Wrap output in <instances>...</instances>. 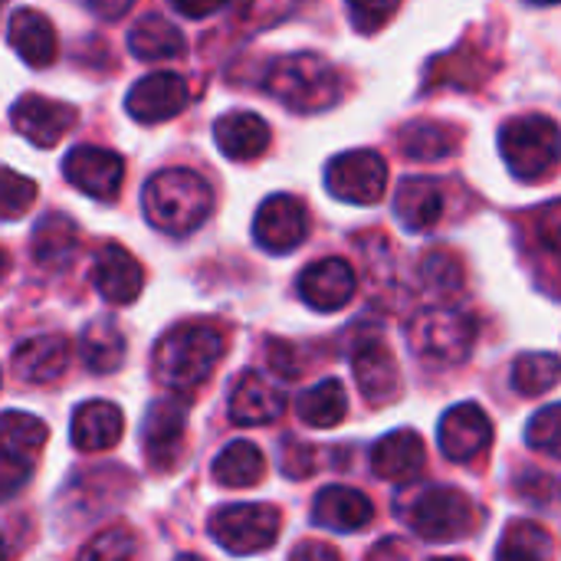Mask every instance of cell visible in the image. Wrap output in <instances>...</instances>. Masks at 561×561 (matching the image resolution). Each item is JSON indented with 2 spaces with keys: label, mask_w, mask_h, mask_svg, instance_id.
Masks as SVG:
<instances>
[{
  "label": "cell",
  "mask_w": 561,
  "mask_h": 561,
  "mask_svg": "<svg viewBox=\"0 0 561 561\" xmlns=\"http://www.w3.org/2000/svg\"><path fill=\"white\" fill-rule=\"evenodd\" d=\"M224 348L227 342L217 325L181 322L158 339L151 355V371L168 391L191 394L214 375V368L224 358Z\"/></svg>",
  "instance_id": "obj_1"
},
{
  "label": "cell",
  "mask_w": 561,
  "mask_h": 561,
  "mask_svg": "<svg viewBox=\"0 0 561 561\" xmlns=\"http://www.w3.org/2000/svg\"><path fill=\"white\" fill-rule=\"evenodd\" d=\"M141 207L154 230L187 237L210 217L214 191L191 168H164L154 178H148L141 191Z\"/></svg>",
  "instance_id": "obj_2"
},
{
  "label": "cell",
  "mask_w": 561,
  "mask_h": 561,
  "mask_svg": "<svg viewBox=\"0 0 561 561\" xmlns=\"http://www.w3.org/2000/svg\"><path fill=\"white\" fill-rule=\"evenodd\" d=\"M263 89L299 115L325 112L345 95L342 72L319 53H289L273 59L263 76Z\"/></svg>",
  "instance_id": "obj_3"
},
{
  "label": "cell",
  "mask_w": 561,
  "mask_h": 561,
  "mask_svg": "<svg viewBox=\"0 0 561 561\" xmlns=\"http://www.w3.org/2000/svg\"><path fill=\"white\" fill-rule=\"evenodd\" d=\"M500 154L513 178L542 181L561 161V128L539 112L510 118L500 128Z\"/></svg>",
  "instance_id": "obj_4"
},
{
  "label": "cell",
  "mask_w": 561,
  "mask_h": 561,
  "mask_svg": "<svg viewBox=\"0 0 561 561\" xmlns=\"http://www.w3.org/2000/svg\"><path fill=\"white\" fill-rule=\"evenodd\" d=\"M408 339H411V348L421 362L447 368V365L467 362V355L473 352L477 322L460 309L434 306V309H424L421 316H414Z\"/></svg>",
  "instance_id": "obj_5"
},
{
  "label": "cell",
  "mask_w": 561,
  "mask_h": 561,
  "mask_svg": "<svg viewBox=\"0 0 561 561\" xmlns=\"http://www.w3.org/2000/svg\"><path fill=\"white\" fill-rule=\"evenodd\" d=\"M401 516L408 519L411 533H417L427 542L467 539L480 523L473 500L454 486H431V490L417 493Z\"/></svg>",
  "instance_id": "obj_6"
},
{
  "label": "cell",
  "mask_w": 561,
  "mask_h": 561,
  "mask_svg": "<svg viewBox=\"0 0 561 561\" xmlns=\"http://www.w3.org/2000/svg\"><path fill=\"white\" fill-rule=\"evenodd\" d=\"M279 510L266 503H237V506H220L207 529L214 542L230 552V556H256L276 546L279 539Z\"/></svg>",
  "instance_id": "obj_7"
},
{
  "label": "cell",
  "mask_w": 561,
  "mask_h": 561,
  "mask_svg": "<svg viewBox=\"0 0 561 561\" xmlns=\"http://www.w3.org/2000/svg\"><path fill=\"white\" fill-rule=\"evenodd\" d=\"M325 187H329V194L335 201L371 207V204H378L385 197L388 161L378 151H371V148L342 151L325 168Z\"/></svg>",
  "instance_id": "obj_8"
},
{
  "label": "cell",
  "mask_w": 561,
  "mask_h": 561,
  "mask_svg": "<svg viewBox=\"0 0 561 561\" xmlns=\"http://www.w3.org/2000/svg\"><path fill=\"white\" fill-rule=\"evenodd\" d=\"M306 237H309V210L299 197L273 194L260 204V210L253 217V240L266 253L286 256L296 247H302Z\"/></svg>",
  "instance_id": "obj_9"
},
{
  "label": "cell",
  "mask_w": 561,
  "mask_h": 561,
  "mask_svg": "<svg viewBox=\"0 0 561 561\" xmlns=\"http://www.w3.org/2000/svg\"><path fill=\"white\" fill-rule=\"evenodd\" d=\"M66 181L95 201H115L125 181V161L112 148L99 145H79L62 158Z\"/></svg>",
  "instance_id": "obj_10"
},
{
  "label": "cell",
  "mask_w": 561,
  "mask_h": 561,
  "mask_svg": "<svg viewBox=\"0 0 561 561\" xmlns=\"http://www.w3.org/2000/svg\"><path fill=\"white\" fill-rule=\"evenodd\" d=\"M184 431H187V401L181 394H168L158 398L145 421H141V447L145 457L151 460V467L168 470L174 467L181 444H184Z\"/></svg>",
  "instance_id": "obj_11"
},
{
  "label": "cell",
  "mask_w": 561,
  "mask_h": 561,
  "mask_svg": "<svg viewBox=\"0 0 561 561\" xmlns=\"http://www.w3.org/2000/svg\"><path fill=\"white\" fill-rule=\"evenodd\" d=\"M437 444H440V454L447 460L470 463V460H477L480 454L490 450V444H493V421H490V414L480 404L463 401V404L450 408L440 417Z\"/></svg>",
  "instance_id": "obj_12"
},
{
  "label": "cell",
  "mask_w": 561,
  "mask_h": 561,
  "mask_svg": "<svg viewBox=\"0 0 561 561\" xmlns=\"http://www.w3.org/2000/svg\"><path fill=\"white\" fill-rule=\"evenodd\" d=\"M191 99V89L187 82L178 76V72H151L145 79H138L125 99V108L135 122L141 125H158V122H168L174 115L184 112Z\"/></svg>",
  "instance_id": "obj_13"
},
{
  "label": "cell",
  "mask_w": 561,
  "mask_h": 561,
  "mask_svg": "<svg viewBox=\"0 0 561 561\" xmlns=\"http://www.w3.org/2000/svg\"><path fill=\"white\" fill-rule=\"evenodd\" d=\"M79 112L66 102L46 99V95H23L10 108L13 128L36 148H53L72 125Z\"/></svg>",
  "instance_id": "obj_14"
},
{
  "label": "cell",
  "mask_w": 561,
  "mask_h": 561,
  "mask_svg": "<svg viewBox=\"0 0 561 561\" xmlns=\"http://www.w3.org/2000/svg\"><path fill=\"white\" fill-rule=\"evenodd\" d=\"M352 368H355V381L358 391L365 394L368 404L385 408L401 394V371H398V358L394 352L381 342V339H365L355 345L352 352Z\"/></svg>",
  "instance_id": "obj_15"
},
{
  "label": "cell",
  "mask_w": 561,
  "mask_h": 561,
  "mask_svg": "<svg viewBox=\"0 0 561 561\" xmlns=\"http://www.w3.org/2000/svg\"><path fill=\"white\" fill-rule=\"evenodd\" d=\"M355 286H358L355 283V270L342 256L316 260L299 276V296L316 312H339V309H345L352 302V296H355Z\"/></svg>",
  "instance_id": "obj_16"
},
{
  "label": "cell",
  "mask_w": 561,
  "mask_h": 561,
  "mask_svg": "<svg viewBox=\"0 0 561 561\" xmlns=\"http://www.w3.org/2000/svg\"><path fill=\"white\" fill-rule=\"evenodd\" d=\"M92 286L99 289V296L112 306H128L141 296L145 286V273L141 263L118 243H108L99 250L95 263H92Z\"/></svg>",
  "instance_id": "obj_17"
},
{
  "label": "cell",
  "mask_w": 561,
  "mask_h": 561,
  "mask_svg": "<svg viewBox=\"0 0 561 561\" xmlns=\"http://www.w3.org/2000/svg\"><path fill=\"white\" fill-rule=\"evenodd\" d=\"M283 411H286V394L260 371L240 375V381L230 391V421L240 427L273 424L283 417Z\"/></svg>",
  "instance_id": "obj_18"
},
{
  "label": "cell",
  "mask_w": 561,
  "mask_h": 561,
  "mask_svg": "<svg viewBox=\"0 0 561 561\" xmlns=\"http://www.w3.org/2000/svg\"><path fill=\"white\" fill-rule=\"evenodd\" d=\"M424 467H427V447L414 431H391L371 450V470L388 483H411L424 473Z\"/></svg>",
  "instance_id": "obj_19"
},
{
  "label": "cell",
  "mask_w": 561,
  "mask_h": 561,
  "mask_svg": "<svg viewBox=\"0 0 561 561\" xmlns=\"http://www.w3.org/2000/svg\"><path fill=\"white\" fill-rule=\"evenodd\" d=\"M375 506L365 493L352 486H325L312 500V523L332 533H362L371 526Z\"/></svg>",
  "instance_id": "obj_20"
},
{
  "label": "cell",
  "mask_w": 561,
  "mask_h": 561,
  "mask_svg": "<svg viewBox=\"0 0 561 561\" xmlns=\"http://www.w3.org/2000/svg\"><path fill=\"white\" fill-rule=\"evenodd\" d=\"M7 43L13 46V53L33 66V69H43V66H53L56 62V53H59V39H56V30L53 23L33 10V7H23L10 16V26H7Z\"/></svg>",
  "instance_id": "obj_21"
},
{
  "label": "cell",
  "mask_w": 561,
  "mask_h": 561,
  "mask_svg": "<svg viewBox=\"0 0 561 561\" xmlns=\"http://www.w3.org/2000/svg\"><path fill=\"white\" fill-rule=\"evenodd\" d=\"M69 368V342L62 335H36L13 348V371L26 385H49Z\"/></svg>",
  "instance_id": "obj_22"
},
{
  "label": "cell",
  "mask_w": 561,
  "mask_h": 561,
  "mask_svg": "<svg viewBox=\"0 0 561 561\" xmlns=\"http://www.w3.org/2000/svg\"><path fill=\"white\" fill-rule=\"evenodd\" d=\"M69 431H72V444L79 450L99 454V450H112L122 440L125 417L112 401H85L76 408Z\"/></svg>",
  "instance_id": "obj_23"
},
{
  "label": "cell",
  "mask_w": 561,
  "mask_h": 561,
  "mask_svg": "<svg viewBox=\"0 0 561 561\" xmlns=\"http://www.w3.org/2000/svg\"><path fill=\"white\" fill-rule=\"evenodd\" d=\"M214 141L230 161H253L270 148V125L256 112H227L214 122Z\"/></svg>",
  "instance_id": "obj_24"
},
{
  "label": "cell",
  "mask_w": 561,
  "mask_h": 561,
  "mask_svg": "<svg viewBox=\"0 0 561 561\" xmlns=\"http://www.w3.org/2000/svg\"><path fill=\"white\" fill-rule=\"evenodd\" d=\"M394 214L411 233H424L444 217V191L431 178H404L394 194Z\"/></svg>",
  "instance_id": "obj_25"
},
{
  "label": "cell",
  "mask_w": 561,
  "mask_h": 561,
  "mask_svg": "<svg viewBox=\"0 0 561 561\" xmlns=\"http://www.w3.org/2000/svg\"><path fill=\"white\" fill-rule=\"evenodd\" d=\"M398 145L411 161H444L457 151L460 131L437 118H414L401 128Z\"/></svg>",
  "instance_id": "obj_26"
},
{
  "label": "cell",
  "mask_w": 561,
  "mask_h": 561,
  "mask_svg": "<svg viewBox=\"0 0 561 561\" xmlns=\"http://www.w3.org/2000/svg\"><path fill=\"white\" fill-rule=\"evenodd\" d=\"M79 250V230L66 214H46L33 227V260L43 270H66Z\"/></svg>",
  "instance_id": "obj_27"
},
{
  "label": "cell",
  "mask_w": 561,
  "mask_h": 561,
  "mask_svg": "<svg viewBox=\"0 0 561 561\" xmlns=\"http://www.w3.org/2000/svg\"><path fill=\"white\" fill-rule=\"evenodd\" d=\"M125 352H128L125 335H122V329L112 319H95L79 335V355H82V365L92 375L118 371L122 362H125Z\"/></svg>",
  "instance_id": "obj_28"
},
{
  "label": "cell",
  "mask_w": 561,
  "mask_h": 561,
  "mask_svg": "<svg viewBox=\"0 0 561 561\" xmlns=\"http://www.w3.org/2000/svg\"><path fill=\"white\" fill-rule=\"evenodd\" d=\"M214 480L227 490H250L266 477V457L256 444L250 440H233L227 444L217 460H214Z\"/></svg>",
  "instance_id": "obj_29"
},
{
  "label": "cell",
  "mask_w": 561,
  "mask_h": 561,
  "mask_svg": "<svg viewBox=\"0 0 561 561\" xmlns=\"http://www.w3.org/2000/svg\"><path fill=\"white\" fill-rule=\"evenodd\" d=\"M184 33L171 23V20H164V16H141L135 26H131V33H128V49L138 56V59H145V62H158V59H174V56H181L184 53Z\"/></svg>",
  "instance_id": "obj_30"
},
{
  "label": "cell",
  "mask_w": 561,
  "mask_h": 561,
  "mask_svg": "<svg viewBox=\"0 0 561 561\" xmlns=\"http://www.w3.org/2000/svg\"><path fill=\"white\" fill-rule=\"evenodd\" d=\"M296 414L302 424L309 427H319V431H329V427H339L348 414V394H345V385L335 381V378H325L319 385H312L309 391L299 394L296 401Z\"/></svg>",
  "instance_id": "obj_31"
},
{
  "label": "cell",
  "mask_w": 561,
  "mask_h": 561,
  "mask_svg": "<svg viewBox=\"0 0 561 561\" xmlns=\"http://www.w3.org/2000/svg\"><path fill=\"white\" fill-rule=\"evenodd\" d=\"M556 559V542L549 529H542L533 519H516L506 526L503 542L496 549V561H552Z\"/></svg>",
  "instance_id": "obj_32"
},
{
  "label": "cell",
  "mask_w": 561,
  "mask_h": 561,
  "mask_svg": "<svg viewBox=\"0 0 561 561\" xmlns=\"http://www.w3.org/2000/svg\"><path fill=\"white\" fill-rule=\"evenodd\" d=\"M49 440V427L23 411H3L0 414V450L13 454V457H26L33 460Z\"/></svg>",
  "instance_id": "obj_33"
},
{
  "label": "cell",
  "mask_w": 561,
  "mask_h": 561,
  "mask_svg": "<svg viewBox=\"0 0 561 561\" xmlns=\"http://www.w3.org/2000/svg\"><path fill=\"white\" fill-rule=\"evenodd\" d=\"M561 381V362L549 352H526L513 365V388L523 398H539Z\"/></svg>",
  "instance_id": "obj_34"
},
{
  "label": "cell",
  "mask_w": 561,
  "mask_h": 561,
  "mask_svg": "<svg viewBox=\"0 0 561 561\" xmlns=\"http://www.w3.org/2000/svg\"><path fill=\"white\" fill-rule=\"evenodd\" d=\"M421 279H424L427 293H434L437 299H450V296H457L460 286H463V270H460V263H457L450 253L437 250V253L424 256V263H421Z\"/></svg>",
  "instance_id": "obj_35"
},
{
  "label": "cell",
  "mask_w": 561,
  "mask_h": 561,
  "mask_svg": "<svg viewBox=\"0 0 561 561\" xmlns=\"http://www.w3.org/2000/svg\"><path fill=\"white\" fill-rule=\"evenodd\" d=\"M138 556V539L131 529L125 526H115V529H105L99 533L82 552L79 561H135Z\"/></svg>",
  "instance_id": "obj_36"
},
{
  "label": "cell",
  "mask_w": 561,
  "mask_h": 561,
  "mask_svg": "<svg viewBox=\"0 0 561 561\" xmlns=\"http://www.w3.org/2000/svg\"><path fill=\"white\" fill-rule=\"evenodd\" d=\"M33 204H36L33 178L0 168V220H20Z\"/></svg>",
  "instance_id": "obj_37"
},
{
  "label": "cell",
  "mask_w": 561,
  "mask_h": 561,
  "mask_svg": "<svg viewBox=\"0 0 561 561\" xmlns=\"http://www.w3.org/2000/svg\"><path fill=\"white\" fill-rule=\"evenodd\" d=\"M526 444L546 457L561 460V404L542 408L529 424H526Z\"/></svg>",
  "instance_id": "obj_38"
},
{
  "label": "cell",
  "mask_w": 561,
  "mask_h": 561,
  "mask_svg": "<svg viewBox=\"0 0 561 561\" xmlns=\"http://www.w3.org/2000/svg\"><path fill=\"white\" fill-rule=\"evenodd\" d=\"M533 237L546 260H552L561 270V201L542 204L533 217Z\"/></svg>",
  "instance_id": "obj_39"
},
{
  "label": "cell",
  "mask_w": 561,
  "mask_h": 561,
  "mask_svg": "<svg viewBox=\"0 0 561 561\" xmlns=\"http://www.w3.org/2000/svg\"><path fill=\"white\" fill-rule=\"evenodd\" d=\"M345 7H348L352 26H355L358 33L371 36V33H378V30L398 13L401 0H345Z\"/></svg>",
  "instance_id": "obj_40"
},
{
  "label": "cell",
  "mask_w": 561,
  "mask_h": 561,
  "mask_svg": "<svg viewBox=\"0 0 561 561\" xmlns=\"http://www.w3.org/2000/svg\"><path fill=\"white\" fill-rule=\"evenodd\" d=\"M299 3H302V0H247L243 20H247L250 26H256V30H266V26H273V23L293 16Z\"/></svg>",
  "instance_id": "obj_41"
},
{
  "label": "cell",
  "mask_w": 561,
  "mask_h": 561,
  "mask_svg": "<svg viewBox=\"0 0 561 561\" xmlns=\"http://www.w3.org/2000/svg\"><path fill=\"white\" fill-rule=\"evenodd\" d=\"M30 477H33V460L0 450V503L16 496L30 483Z\"/></svg>",
  "instance_id": "obj_42"
},
{
  "label": "cell",
  "mask_w": 561,
  "mask_h": 561,
  "mask_svg": "<svg viewBox=\"0 0 561 561\" xmlns=\"http://www.w3.org/2000/svg\"><path fill=\"white\" fill-rule=\"evenodd\" d=\"M316 470V454L306 444H286L283 447V473L293 480H306Z\"/></svg>",
  "instance_id": "obj_43"
},
{
  "label": "cell",
  "mask_w": 561,
  "mask_h": 561,
  "mask_svg": "<svg viewBox=\"0 0 561 561\" xmlns=\"http://www.w3.org/2000/svg\"><path fill=\"white\" fill-rule=\"evenodd\" d=\"M227 3H230V0H171V7H174L178 13L191 16V20H204V16L217 13V10L227 7Z\"/></svg>",
  "instance_id": "obj_44"
},
{
  "label": "cell",
  "mask_w": 561,
  "mask_h": 561,
  "mask_svg": "<svg viewBox=\"0 0 561 561\" xmlns=\"http://www.w3.org/2000/svg\"><path fill=\"white\" fill-rule=\"evenodd\" d=\"M289 561H342L339 556V549L335 546H329V542H302Z\"/></svg>",
  "instance_id": "obj_45"
},
{
  "label": "cell",
  "mask_w": 561,
  "mask_h": 561,
  "mask_svg": "<svg viewBox=\"0 0 561 561\" xmlns=\"http://www.w3.org/2000/svg\"><path fill=\"white\" fill-rule=\"evenodd\" d=\"M135 0H89V10L102 20H122Z\"/></svg>",
  "instance_id": "obj_46"
},
{
  "label": "cell",
  "mask_w": 561,
  "mask_h": 561,
  "mask_svg": "<svg viewBox=\"0 0 561 561\" xmlns=\"http://www.w3.org/2000/svg\"><path fill=\"white\" fill-rule=\"evenodd\" d=\"M368 561H411V559H408V552H404V546H401V542L388 539V542H381V546L368 556Z\"/></svg>",
  "instance_id": "obj_47"
},
{
  "label": "cell",
  "mask_w": 561,
  "mask_h": 561,
  "mask_svg": "<svg viewBox=\"0 0 561 561\" xmlns=\"http://www.w3.org/2000/svg\"><path fill=\"white\" fill-rule=\"evenodd\" d=\"M10 270V256H7V250L0 247V279H3V273Z\"/></svg>",
  "instance_id": "obj_48"
},
{
  "label": "cell",
  "mask_w": 561,
  "mask_h": 561,
  "mask_svg": "<svg viewBox=\"0 0 561 561\" xmlns=\"http://www.w3.org/2000/svg\"><path fill=\"white\" fill-rule=\"evenodd\" d=\"M526 3H539V7H552V3H561V0H526Z\"/></svg>",
  "instance_id": "obj_49"
},
{
  "label": "cell",
  "mask_w": 561,
  "mask_h": 561,
  "mask_svg": "<svg viewBox=\"0 0 561 561\" xmlns=\"http://www.w3.org/2000/svg\"><path fill=\"white\" fill-rule=\"evenodd\" d=\"M174 561H204V559H197V556H181V559H174Z\"/></svg>",
  "instance_id": "obj_50"
},
{
  "label": "cell",
  "mask_w": 561,
  "mask_h": 561,
  "mask_svg": "<svg viewBox=\"0 0 561 561\" xmlns=\"http://www.w3.org/2000/svg\"><path fill=\"white\" fill-rule=\"evenodd\" d=\"M0 561H7V549H3V542H0Z\"/></svg>",
  "instance_id": "obj_51"
},
{
  "label": "cell",
  "mask_w": 561,
  "mask_h": 561,
  "mask_svg": "<svg viewBox=\"0 0 561 561\" xmlns=\"http://www.w3.org/2000/svg\"><path fill=\"white\" fill-rule=\"evenodd\" d=\"M431 561H467V559H431Z\"/></svg>",
  "instance_id": "obj_52"
}]
</instances>
